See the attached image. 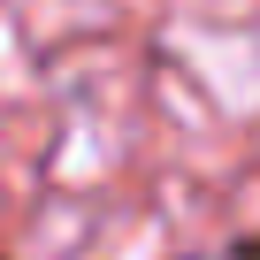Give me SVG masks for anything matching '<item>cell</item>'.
<instances>
[{"label": "cell", "instance_id": "obj_1", "mask_svg": "<svg viewBox=\"0 0 260 260\" xmlns=\"http://www.w3.org/2000/svg\"><path fill=\"white\" fill-rule=\"evenodd\" d=\"M176 46H184V61L207 77V92L222 107H260V39L191 23V31H176Z\"/></svg>", "mask_w": 260, "mask_h": 260}]
</instances>
